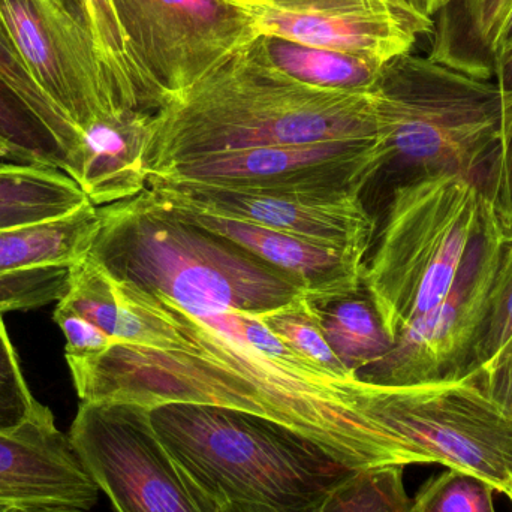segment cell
<instances>
[{"mask_svg": "<svg viewBox=\"0 0 512 512\" xmlns=\"http://www.w3.org/2000/svg\"><path fill=\"white\" fill-rule=\"evenodd\" d=\"M116 283L152 321L155 346L114 343L93 357H66L81 402L234 409L306 436L351 468L405 466L393 436L370 412L379 384L273 360L161 292Z\"/></svg>", "mask_w": 512, "mask_h": 512, "instance_id": "6da1fadb", "label": "cell"}, {"mask_svg": "<svg viewBox=\"0 0 512 512\" xmlns=\"http://www.w3.org/2000/svg\"><path fill=\"white\" fill-rule=\"evenodd\" d=\"M382 134L375 90L307 86L262 62L248 44L152 114L147 171L150 179L216 153Z\"/></svg>", "mask_w": 512, "mask_h": 512, "instance_id": "7a4b0ae2", "label": "cell"}, {"mask_svg": "<svg viewBox=\"0 0 512 512\" xmlns=\"http://www.w3.org/2000/svg\"><path fill=\"white\" fill-rule=\"evenodd\" d=\"M98 212L87 256L116 282L161 292L192 315L267 313L307 297L282 271L182 221L147 191Z\"/></svg>", "mask_w": 512, "mask_h": 512, "instance_id": "3957f363", "label": "cell"}, {"mask_svg": "<svg viewBox=\"0 0 512 512\" xmlns=\"http://www.w3.org/2000/svg\"><path fill=\"white\" fill-rule=\"evenodd\" d=\"M149 412L174 462L219 508L242 502L310 512L358 469L306 436L246 412L189 403Z\"/></svg>", "mask_w": 512, "mask_h": 512, "instance_id": "277c9868", "label": "cell"}, {"mask_svg": "<svg viewBox=\"0 0 512 512\" xmlns=\"http://www.w3.org/2000/svg\"><path fill=\"white\" fill-rule=\"evenodd\" d=\"M489 204L477 177L442 171L393 191L363 286L391 342L450 291Z\"/></svg>", "mask_w": 512, "mask_h": 512, "instance_id": "5b68a950", "label": "cell"}, {"mask_svg": "<svg viewBox=\"0 0 512 512\" xmlns=\"http://www.w3.org/2000/svg\"><path fill=\"white\" fill-rule=\"evenodd\" d=\"M379 99L390 164L412 177L454 171L481 183L512 126V93L429 57H396L373 87Z\"/></svg>", "mask_w": 512, "mask_h": 512, "instance_id": "8992f818", "label": "cell"}, {"mask_svg": "<svg viewBox=\"0 0 512 512\" xmlns=\"http://www.w3.org/2000/svg\"><path fill=\"white\" fill-rule=\"evenodd\" d=\"M81 465L116 512H218L129 403L81 402L68 433Z\"/></svg>", "mask_w": 512, "mask_h": 512, "instance_id": "52a82bcc", "label": "cell"}, {"mask_svg": "<svg viewBox=\"0 0 512 512\" xmlns=\"http://www.w3.org/2000/svg\"><path fill=\"white\" fill-rule=\"evenodd\" d=\"M111 3L138 65L167 98L259 36L248 15L230 0Z\"/></svg>", "mask_w": 512, "mask_h": 512, "instance_id": "ba28073f", "label": "cell"}, {"mask_svg": "<svg viewBox=\"0 0 512 512\" xmlns=\"http://www.w3.org/2000/svg\"><path fill=\"white\" fill-rule=\"evenodd\" d=\"M511 236L489 201L483 224L444 300L415 319L397 337L387 355L361 379L381 385L457 381L499 259Z\"/></svg>", "mask_w": 512, "mask_h": 512, "instance_id": "9c48e42d", "label": "cell"}, {"mask_svg": "<svg viewBox=\"0 0 512 512\" xmlns=\"http://www.w3.org/2000/svg\"><path fill=\"white\" fill-rule=\"evenodd\" d=\"M390 165L384 138L255 147L182 162L158 179L297 194H363Z\"/></svg>", "mask_w": 512, "mask_h": 512, "instance_id": "30bf717a", "label": "cell"}, {"mask_svg": "<svg viewBox=\"0 0 512 512\" xmlns=\"http://www.w3.org/2000/svg\"><path fill=\"white\" fill-rule=\"evenodd\" d=\"M146 191L164 209L210 213L361 255L375 236V219L358 194L261 191L158 177H150Z\"/></svg>", "mask_w": 512, "mask_h": 512, "instance_id": "8fae6325", "label": "cell"}, {"mask_svg": "<svg viewBox=\"0 0 512 512\" xmlns=\"http://www.w3.org/2000/svg\"><path fill=\"white\" fill-rule=\"evenodd\" d=\"M259 35L276 36L348 56L391 62L411 54L433 18L406 0H230Z\"/></svg>", "mask_w": 512, "mask_h": 512, "instance_id": "7c38bea8", "label": "cell"}, {"mask_svg": "<svg viewBox=\"0 0 512 512\" xmlns=\"http://www.w3.org/2000/svg\"><path fill=\"white\" fill-rule=\"evenodd\" d=\"M0 23L48 98L81 131L122 110L92 36L50 0H0Z\"/></svg>", "mask_w": 512, "mask_h": 512, "instance_id": "4fadbf2b", "label": "cell"}, {"mask_svg": "<svg viewBox=\"0 0 512 512\" xmlns=\"http://www.w3.org/2000/svg\"><path fill=\"white\" fill-rule=\"evenodd\" d=\"M99 489L50 409L14 432L0 433V505L90 511Z\"/></svg>", "mask_w": 512, "mask_h": 512, "instance_id": "5bb4252c", "label": "cell"}, {"mask_svg": "<svg viewBox=\"0 0 512 512\" xmlns=\"http://www.w3.org/2000/svg\"><path fill=\"white\" fill-rule=\"evenodd\" d=\"M165 210L282 271L304 289L316 306L348 300L363 288L366 255L210 213Z\"/></svg>", "mask_w": 512, "mask_h": 512, "instance_id": "9a60e30c", "label": "cell"}, {"mask_svg": "<svg viewBox=\"0 0 512 512\" xmlns=\"http://www.w3.org/2000/svg\"><path fill=\"white\" fill-rule=\"evenodd\" d=\"M152 114L119 111L96 117L81 129L68 176L78 183L93 206L119 203L146 191Z\"/></svg>", "mask_w": 512, "mask_h": 512, "instance_id": "2e32d148", "label": "cell"}, {"mask_svg": "<svg viewBox=\"0 0 512 512\" xmlns=\"http://www.w3.org/2000/svg\"><path fill=\"white\" fill-rule=\"evenodd\" d=\"M512 0H447L433 17L429 59L477 80H495Z\"/></svg>", "mask_w": 512, "mask_h": 512, "instance_id": "e0dca14e", "label": "cell"}, {"mask_svg": "<svg viewBox=\"0 0 512 512\" xmlns=\"http://www.w3.org/2000/svg\"><path fill=\"white\" fill-rule=\"evenodd\" d=\"M89 32L122 110L155 113L165 93L138 65L111 0H50Z\"/></svg>", "mask_w": 512, "mask_h": 512, "instance_id": "ac0fdd59", "label": "cell"}, {"mask_svg": "<svg viewBox=\"0 0 512 512\" xmlns=\"http://www.w3.org/2000/svg\"><path fill=\"white\" fill-rule=\"evenodd\" d=\"M92 204L72 177L42 165H0V231L47 224Z\"/></svg>", "mask_w": 512, "mask_h": 512, "instance_id": "d6986e66", "label": "cell"}, {"mask_svg": "<svg viewBox=\"0 0 512 512\" xmlns=\"http://www.w3.org/2000/svg\"><path fill=\"white\" fill-rule=\"evenodd\" d=\"M258 59L282 74L318 89L370 92L385 65L276 36L259 35L249 44Z\"/></svg>", "mask_w": 512, "mask_h": 512, "instance_id": "ffe728a7", "label": "cell"}, {"mask_svg": "<svg viewBox=\"0 0 512 512\" xmlns=\"http://www.w3.org/2000/svg\"><path fill=\"white\" fill-rule=\"evenodd\" d=\"M60 301L116 343L146 348L155 343V328L150 319L126 301L113 277L87 255L71 265L68 292Z\"/></svg>", "mask_w": 512, "mask_h": 512, "instance_id": "44dd1931", "label": "cell"}, {"mask_svg": "<svg viewBox=\"0 0 512 512\" xmlns=\"http://www.w3.org/2000/svg\"><path fill=\"white\" fill-rule=\"evenodd\" d=\"M98 222V207L87 204L59 221L0 231V274L74 264L89 252Z\"/></svg>", "mask_w": 512, "mask_h": 512, "instance_id": "7402d4cb", "label": "cell"}, {"mask_svg": "<svg viewBox=\"0 0 512 512\" xmlns=\"http://www.w3.org/2000/svg\"><path fill=\"white\" fill-rule=\"evenodd\" d=\"M330 306L328 310L321 307L322 330L328 343L349 370L358 376L361 370L369 372L393 346L375 307L354 298Z\"/></svg>", "mask_w": 512, "mask_h": 512, "instance_id": "603a6c76", "label": "cell"}, {"mask_svg": "<svg viewBox=\"0 0 512 512\" xmlns=\"http://www.w3.org/2000/svg\"><path fill=\"white\" fill-rule=\"evenodd\" d=\"M0 141L9 158L68 174L69 158L51 129L0 77Z\"/></svg>", "mask_w": 512, "mask_h": 512, "instance_id": "cb8c5ba5", "label": "cell"}, {"mask_svg": "<svg viewBox=\"0 0 512 512\" xmlns=\"http://www.w3.org/2000/svg\"><path fill=\"white\" fill-rule=\"evenodd\" d=\"M512 337V236L504 246L480 321L460 364L457 381L489 366Z\"/></svg>", "mask_w": 512, "mask_h": 512, "instance_id": "d4e9b609", "label": "cell"}, {"mask_svg": "<svg viewBox=\"0 0 512 512\" xmlns=\"http://www.w3.org/2000/svg\"><path fill=\"white\" fill-rule=\"evenodd\" d=\"M405 466L358 468L337 484L310 512H409Z\"/></svg>", "mask_w": 512, "mask_h": 512, "instance_id": "484cf974", "label": "cell"}, {"mask_svg": "<svg viewBox=\"0 0 512 512\" xmlns=\"http://www.w3.org/2000/svg\"><path fill=\"white\" fill-rule=\"evenodd\" d=\"M259 316L283 342L331 375L340 378L358 376L342 363L331 348L322 330L321 307L309 298H300L280 309L259 313Z\"/></svg>", "mask_w": 512, "mask_h": 512, "instance_id": "4316f807", "label": "cell"}, {"mask_svg": "<svg viewBox=\"0 0 512 512\" xmlns=\"http://www.w3.org/2000/svg\"><path fill=\"white\" fill-rule=\"evenodd\" d=\"M0 77L20 95V98L56 135L57 140L62 143L68 153L69 168H71V161L80 141V131L69 122L68 117L56 107L47 93L36 83L2 23H0Z\"/></svg>", "mask_w": 512, "mask_h": 512, "instance_id": "83f0119b", "label": "cell"}, {"mask_svg": "<svg viewBox=\"0 0 512 512\" xmlns=\"http://www.w3.org/2000/svg\"><path fill=\"white\" fill-rule=\"evenodd\" d=\"M495 492L483 478L448 469L423 484L409 512H496Z\"/></svg>", "mask_w": 512, "mask_h": 512, "instance_id": "f1b7e54d", "label": "cell"}, {"mask_svg": "<svg viewBox=\"0 0 512 512\" xmlns=\"http://www.w3.org/2000/svg\"><path fill=\"white\" fill-rule=\"evenodd\" d=\"M71 265H45L0 274V313L57 303L69 288Z\"/></svg>", "mask_w": 512, "mask_h": 512, "instance_id": "f546056e", "label": "cell"}, {"mask_svg": "<svg viewBox=\"0 0 512 512\" xmlns=\"http://www.w3.org/2000/svg\"><path fill=\"white\" fill-rule=\"evenodd\" d=\"M45 409L47 406L41 405L30 393L3 313H0V433L20 429Z\"/></svg>", "mask_w": 512, "mask_h": 512, "instance_id": "4dcf8cb0", "label": "cell"}, {"mask_svg": "<svg viewBox=\"0 0 512 512\" xmlns=\"http://www.w3.org/2000/svg\"><path fill=\"white\" fill-rule=\"evenodd\" d=\"M53 319L65 334L66 357H93L107 351L116 343L101 328L87 321L62 301H57Z\"/></svg>", "mask_w": 512, "mask_h": 512, "instance_id": "1f68e13d", "label": "cell"}, {"mask_svg": "<svg viewBox=\"0 0 512 512\" xmlns=\"http://www.w3.org/2000/svg\"><path fill=\"white\" fill-rule=\"evenodd\" d=\"M466 379L512 420V337L489 366Z\"/></svg>", "mask_w": 512, "mask_h": 512, "instance_id": "d6a6232c", "label": "cell"}, {"mask_svg": "<svg viewBox=\"0 0 512 512\" xmlns=\"http://www.w3.org/2000/svg\"><path fill=\"white\" fill-rule=\"evenodd\" d=\"M493 81L498 84L502 92L512 93V48L499 59Z\"/></svg>", "mask_w": 512, "mask_h": 512, "instance_id": "836d02e7", "label": "cell"}, {"mask_svg": "<svg viewBox=\"0 0 512 512\" xmlns=\"http://www.w3.org/2000/svg\"><path fill=\"white\" fill-rule=\"evenodd\" d=\"M412 8L417 9L420 14L433 18L438 14L439 9L447 3V0H406Z\"/></svg>", "mask_w": 512, "mask_h": 512, "instance_id": "e575fe53", "label": "cell"}, {"mask_svg": "<svg viewBox=\"0 0 512 512\" xmlns=\"http://www.w3.org/2000/svg\"><path fill=\"white\" fill-rule=\"evenodd\" d=\"M218 512H277L268 507L255 504H242V502H230L222 505Z\"/></svg>", "mask_w": 512, "mask_h": 512, "instance_id": "d590c367", "label": "cell"}, {"mask_svg": "<svg viewBox=\"0 0 512 512\" xmlns=\"http://www.w3.org/2000/svg\"><path fill=\"white\" fill-rule=\"evenodd\" d=\"M512 48V18L510 24H508L507 30H505L504 42H502L501 54H499V59L501 56H504L507 51H510ZM499 62V60H498Z\"/></svg>", "mask_w": 512, "mask_h": 512, "instance_id": "8d00e7d4", "label": "cell"}, {"mask_svg": "<svg viewBox=\"0 0 512 512\" xmlns=\"http://www.w3.org/2000/svg\"><path fill=\"white\" fill-rule=\"evenodd\" d=\"M21 512H86V511L72 510V508H63V507H45V508H30V510H23Z\"/></svg>", "mask_w": 512, "mask_h": 512, "instance_id": "74e56055", "label": "cell"}, {"mask_svg": "<svg viewBox=\"0 0 512 512\" xmlns=\"http://www.w3.org/2000/svg\"><path fill=\"white\" fill-rule=\"evenodd\" d=\"M20 508L6 507V505H0V512H21Z\"/></svg>", "mask_w": 512, "mask_h": 512, "instance_id": "f35d334b", "label": "cell"}, {"mask_svg": "<svg viewBox=\"0 0 512 512\" xmlns=\"http://www.w3.org/2000/svg\"><path fill=\"white\" fill-rule=\"evenodd\" d=\"M0 156H8V150H6L5 144L0 141Z\"/></svg>", "mask_w": 512, "mask_h": 512, "instance_id": "ab89813d", "label": "cell"}, {"mask_svg": "<svg viewBox=\"0 0 512 512\" xmlns=\"http://www.w3.org/2000/svg\"><path fill=\"white\" fill-rule=\"evenodd\" d=\"M510 501L512 502V496H511V499H510Z\"/></svg>", "mask_w": 512, "mask_h": 512, "instance_id": "60d3db41", "label": "cell"}]
</instances>
